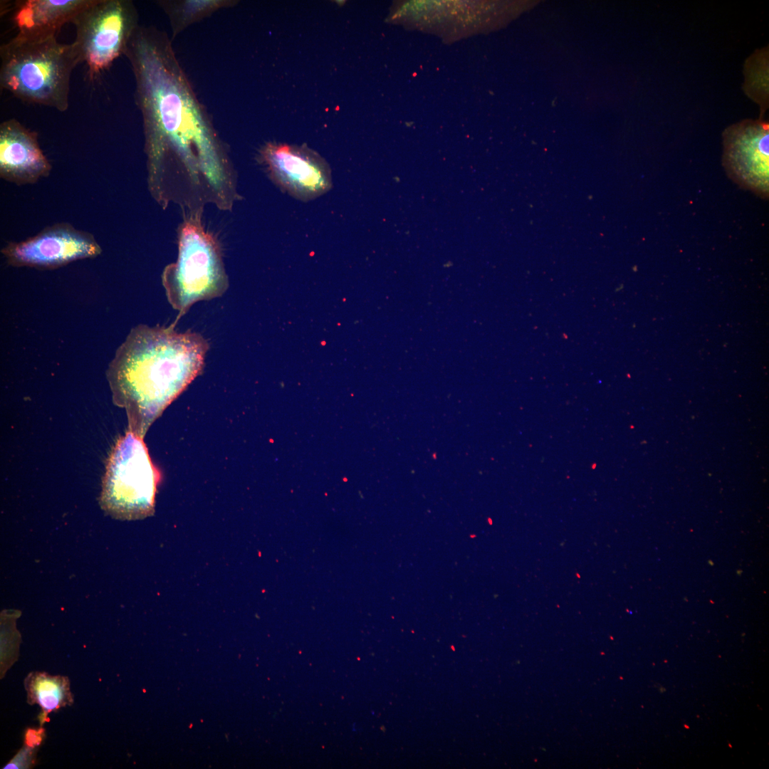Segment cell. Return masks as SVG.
Returning <instances> with one entry per match:
<instances>
[{
    "mask_svg": "<svg viewBox=\"0 0 769 769\" xmlns=\"http://www.w3.org/2000/svg\"><path fill=\"white\" fill-rule=\"evenodd\" d=\"M202 211L186 212L178 231V256L162 275L177 321L200 300L222 295L229 287L220 246L202 221Z\"/></svg>",
    "mask_w": 769,
    "mask_h": 769,
    "instance_id": "obj_4",
    "label": "cell"
},
{
    "mask_svg": "<svg viewBox=\"0 0 769 769\" xmlns=\"http://www.w3.org/2000/svg\"><path fill=\"white\" fill-rule=\"evenodd\" d=\"M160 478L143 438L128 430L116 440L107 459L100 506L118 519L147 517L154 511Z\"/></svg>",
    "mask_w": 769,
    "mask_h": 769,
    "instance_id": "obj_5",
    "label": "cell"
},
{
    "mask_svg": "<svg viewBox=\"0 0 769 769\" xmlns=\"http://www.w3.org/2000/svg\"><path fill=\"white\" fill-rule=\"evenodd\" d=\"M43 730L36 731L31 729L26 733L25 744L30 746L38 747L43 739Z\"/></svg>",
    "mask_w": 769,
    "mask_h": 769,
    "instance_id": "obj_14",
    "label": "cell"
},
{
    "mask_svg": "<svg viewBox=\"0 0 769 769\" xmlns=\"http://www.w3.org/2000/svg\"><path fill=\"white\" fill-rule=\"evenodd\" d=\"M140 324L117 348L106 371L113 403L128 430L144 437L153 422L199 375L209 348L197 333Z\"/></svg>",
    "mask_w": 769,
    "mask_h": 769,
    "instance_id": "obj_2",
    "label": "cell"
},
{
    "mask_svg": "<svg viewBox=\"0 0 769 769\" xmlns=\"http://www.w3.org/2000/svg\"><path fill=\"white\" fill-rule=\"evenodd\" d=\"M0 56L2 89L26 103L61 112L68 109L71 74L80 63L73 43L14 37L1 46Z\"/></svg>",
    "mask_w": 769,
    "mask_h": 769,
    "instance_id": "obj_3",
    "label": "cell"
},
{
    "mask_svg": "<svg viewBox=\"0 0 769 769\" xmlns=\"http://www.w3.org/2000/svg\"><path fill=\"white\" fill-rule=\"evenodd\" d=\"M71 23L75 28L73 43L93 80L125 53L138 28L136 11L125 0H93Z\"/></svg>",
    "mask_w": 769,
    "mask_h": 769,
    "instance_id": "obj_6",
    "label": "cell"
},
{
    "mask_svg": "<svg viewBox=\"0 0 769 769\" xmlns=\"http://www.w3.org/2000/svg\"><path fill=\"white\" fill-rule=\"evenodd\" d=\"M724 164L733 179L763 196L768 193L769 128L747 120L726 130Z\"/></svg>",
    "mask_w": 769,
    "mask_h": 769,
    "instance_id": "obj_9",
    "label": "cell"
},
{
    "mask_svg": "<svg viewBox=\"0 0 769 769\" xmlns=\"http://www.w3.org/2000/svg\"><path fill=\"white\" fill-rule=\"evenodd\" d=\"M261 159L273 182L298 199L312 200L332 187L328 163L307 147L268 144L261 152Z\"/></svg>",
    "mask_w": 769,
    "mask_h": 769,
    "instance_id": "obj_8",
    "label": "cell"
},
{
    "mask_svg": "<svg viewBox=\"0 0 769 769\" xmlns=\"http://www.w3.org/2000/svg\"><path fill=\"white\" fill-rule=\"evenodd\" d=\"M51 165L38 141V135L14 118L0 125V176L17 185L33 184L47 177Z\"/></svg>",
    "mask_w": 769,
    "mask_h": 769,
    "instance_id": "obj_10",
    "label": "cell"
},
{
    "mask_svg": "<svg viewBox=\"0 0 769 769\" xmlns=\"http://www.w3.org/2000/svg\"><path fill=\"white\" fill-rule=\"evenodd\" d=\"M101 252L93 234L65 222L47 226L24 241L9 242L1 249L9 265L38 269L58 268Z\"/></svg>",
    "mask_w": 769,
    "mask_h": 769,
    "instance_id": "obj_7",
    "label": "cell"
},
{
    "mask_svg": "<svg viewBox=\"0 0 769 769\" xmlns=\"http://www.w3.org/2000/svg\"><path fill=\"white\" fill-rule=\"evenodd\" d=\"M27 702L37 704L45 714L71 706L73 696L67 676L33 671L24 680Z\"/></svg>",
    "mask_w": 769,
    "mask_h": 769,
    "instance_id": "obj_12",
    "label": "cell"
},
{
    "mask_svg": "<svg viewBox=\"0 0 769 769\" xmlns=\"http://www.w3.org/2000/svg\"><path fill=\"white\" fill-rule=\"evenodd\" d=\"M125 54L136 80L145 136L147 185L157 202L181 207L216 205L236 190L220 142L184 83L163 38L141 33Z\"/></svg>",
    "mask_w": 769,
    "mask_h": 769,
    "instance_id": "obj_1",
    "label": "cell"
},
{
    "mask_svg": "<svg viewBox=\"0 0 769 769\" xmlns=\"http://www.w3.org/2000/svg\"><path fill=\"white\" fill-rule=\"evenodd\" d=\"M93 0L16 1L11 20L18 32L15 38L38 41L56 38L62 26Z\"/></svg>",
    "mask_w": 769,
    "mask_h": 769,
    "instance_id": "obj_11",
    "label": "cell"
},
{
    "mask_svg": "<svg viewBox=\"0 0 769 769\" xmlns=\"http://www.w3.org/2000/svg\"><path fill=\"white\" fill-rule=\"evenodd\" d=\"M38 747L24 745L16 755L8 763L4 769L30 768L35 760Z\"/></svg>",
    "mask_w": 769,
    "mask_h": 769,
    "instance_id": "obj_13",
    "label": "cell"
}]
</instances>
